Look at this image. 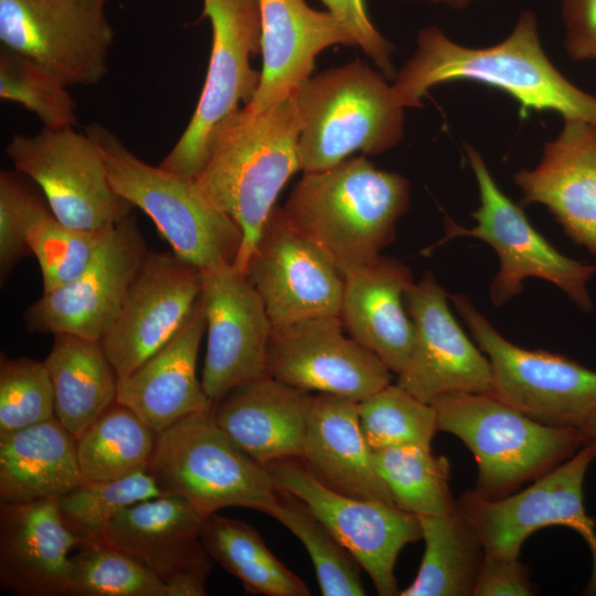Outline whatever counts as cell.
Masks as SVG:
<instances>
[{"label": "cell", "instance_id": "cell-36", "mask_svg": "<svg viewBox=\"0 0 596 596\" xmlns=\"http://www.w3.org/2000/svg\"><path fill=\"white\" fill-rule=\"evenodd\" d=\"M70 558L67 595L170 596L168 586L137 560L104 541H86Z\"/></svg>", "mask_w": 596, "mask_h": 596}, {"label": "cell", "instance_id": "cell-8", "mask_svg": "<svg viewBox=\"0 0 596 596\" xmlns=\"http://www.w3.org/2000/svg\"><path fill=\"white\" fill-rule=\"evenodd\" d=\"M450 299L490 362V395L552 427L579 429L596 412V371L560 354L518 347L468 297Z\"/></svg>", "mask_w": 596, "mask_h": 596}, {"label": "cell", "instance_id": "cell-39", "mask_svg": "<svg viewBox=\"0 0 596 596\" xmlns=\"http://www.w3.org/2000/svg\"><path fill=\"white\" fill-rule=\"evenodd\" d=\"M163 493L148 471L107 481H88L57 499L66 525L81 539L99 541L110 521L126 508Z\"/></svg>", "mask_w": 596, "mask_h": 596}, {"label": "cell", "instance_id": "cell-41", "mask_svg": "<svg viewBox=\"0 0 596 596\" xmlns=\"http://www.w3.org/2000/svg\"><path fill=\"white\" fill-rule=\"evenodd\" d=\"M55 416L53 385L44 362L0 355V434Z\"/></svg>", "mask_w": 596, "mask_h": 596}, {"label": "cell", "instance_id": "cell-35", "mask_svg": "<svg viewBox=\"0 0 596 596\" xmlns=\"http://www.w3.org/2000/svg\"><path fill=\"white\" fill-rule=\"evenodd\" d=\"M265 513L277 520L304 544L312 561L322 595H365L355 560L301 501L278 491L276 500Z\"/></svg>", "mask_w": 596, "mask_h": 596}, {"label": "cell", "instance_id": "cell-9", "mask_svg": "<svg viewBox=\"0 0 596 596\" xmlns=\"http://www.w3.org/2000/svg\"><path fill=\"white\" fill-rule=\"evenodd\" d=\"M465 150L479 189L480 204L471 213L476 224L466 228L447 219L443 242L476 237L497 252L500 269L491 284L490 298L498 307L522 291L526 277H539L557 286L582 310H590L587 283L595 267L555 249L532 226L523 210L500 190L481 155L469 145Z\"/></svg>", "mask_w": 596, "mask_h": 596}, {"label": "cell", "instance_id": "cell-22", "mask_svg": "<svg viewBox=\"0 0 596 596\" xmlns=\"http://www.w3.org/2000/svg\"><path fill=\"white\" fill-rule=\"evenodd\" d=\"M534 169L513 175L525 203L544 205L565 233L596 255V126L563 119Z\"/></svg>", "mask_w": 596, "mask_h": 596}, {"label": "cell", "instance_id": "cell-5", "mask_svg": "<svg viewBox=\"0 0 596 596\" xmlns=\"http://www.w3.org/2000/svg\"><path fill=\"white\" fill-rule=\"evenodd\" d=\"M85 131L105 161L114 190L152 220L175 255L202 272L234 266L243 233L204 198L194 179L146 163L100 124Z\"/></svg>", "mask_w": 596, "mask_h": 596}, {"label": "cell", "instance_id": "cell-6", "mask_svg": "<svg viewBox=\"0 0 596 596\" xmlns=\"http://www.w3.org/2000/svg\"><path fill=\"white\" fill-rule=\"evenodd\" d=\"M438 430L457 436L478 466L473 489L486 499L512 494L582 448L577 428L540 424L489 393H455L430 402Z\"/></svg>", "mask_w": 596, "mask_h": 596}, {"label": "cell", "instance_id": "cell-2", "mask_svg": "<svg viewBox=\"0 0 596 596\" xmlns=\"http://www.w3.org/2000/svg\"><path fill=\"white\" fill-rule=\"evenodd\" d=\"M300 119L294 94L262 113L237 109L214 130L206 163L194 179L243 233L234 268L244 274L276 199L300 170Z\"/></svg>", "mask_w": 596, "mask_h": 596}, {"label": "cell", "instance_id": "cell-43", "mask_svg": "<svg viewBox=\"0 0 596 596\" xmlns=\"http://www.w3.org/2000/svg\"><path fill=\"white\" fill-rule=\"evenodd\" d=\"M329 12L338 18L352 34L358 45L391 79L395 76L392 53L393 45L373 25L365 9L364 0H321Z\"/></svg>", "mask_w": 596, "mask_h": 596}, {"label": "cell", "instance_id": "cell-33", "mask_svg": "<svg viewBox=\"0 0 596 596\" xmlns=\"http://www.w3.org/2000/svg\"><path fill=\"white\" fill-rule=\"evenodd\" d=\"M157 434L130 408L113 403L76 438L77 460L88 481L148 471Z\"/></svg>", "mask_w": 596, "mask_h": 596}, {"label": "cell", "instance_id": "cell-13", "mask_svg": "<svg viewBox=\"0 0 596 596\" xmlns=\"http://www.w3.org/2000/svg\"><path fill=\"white\" fill-rule=\"evenodd\" d=\"M277 491L301 501L371 577L381 596L400 595L394 568L401 550L422 539L417 515L394 503L358 499L320 483L300 458L266 466Z\"/></svg>", "mask_w": 596, "mask_h": 596}, {"label": "cell", "instance_id": "cell-28", "mask_svg": "<svg viewBox=\"0 0 596 596\" xmlns=\"http://www.w3.org/2000/svg\"><path fill=\"white\" fill-rule=\"evenodd\" d=\"M311 397L308 392L264 375L214 403L213 415L242 450L266 466L301 457Z\"/></svg>", "mask_w": 596, "mask_h": 596}, {"label": "cell", "instance_id": "cell-46", "mask_svg": "<svg viewBox=\"0 0 596 596\" xmlns=\"http://www.w3.org/2000/svg\"><path fill=\"white\" fill-rule=\"evenodd\" d=\"M582 447L588 449L596 459V412H594L579 428Z\"/></svg>", "mask_w": 596, "mask_h": 596}, {"label": "cell", "instance_id": "cell-12", "mask_svg": "<svg viewBox=\"0 0 596 596\" xmlns=\"http://www.w3.org/2000/svg\"><path fill=\"white\" fill-rule=\"evenodd\" d=\"M593 460L590 451L582 447L524 490L500 499H486L469 490L456 501L457 509L478 535L485 553L502 558H519L525 540L545 526L574 530L593 558L585 594L596 595V528L584 503L585 475Z\"/></svg>", "mask_w": 596, "mask_h": 596}, {"label": "cell", "instance_id": "cell-15", "mask_svg": "<svg viewBox=\"0 0 596 596\" xmlns=\"http://www.w3.org/2000/svg\"><path fill=\"white\" fill-rule=\"evenodd\" d=\"M203 290V272L173 252H147L102 345L118 380L136 371L184 324Z\"/></svg>", "mask_w": 596, "mask_h": 596}, {"label": "cell", "instance_id": "cell-42", "mask_svg": "<svg viewBox=\"0 0 596 596\" xmlns=\"http://www.w3.org/2000/svg\"><path fill=\"white\" fill-rule=\"evenodd\" d=\"M19 171L0 172V279L32 254L28 243L31 215L41 199L31 191Z\"/></svg>", "mask_w": 596, "mask_h": 596}, {"label": "cell", "instance_id": "cell-10", "mask_svg": "<svg viewBox=\"0 0 596 596\" xmlns=\"http://www.w3.org/2000/svg\"><path fill=\"white\" fill-rule=\"evenodd\" d=\"M202 17L212 26V51L195 110L159 167L195 179L204 168L217 126L254 97L260 73L249 60L260 52L256 0H203Z\"/></svg>", "mask_w": 596, "mask_h": 596}, {"label": "cell", "instance_id": "cell-11", "mask_svg": "<svg viewBox=\"0 0 596 596\" xmlns=\"http://www.w3.org/2000/svg\"><path fill=\"white\" fill-rule=\"evenodd\" d=\"M6 153L17 171L39 185L54 216L70 227L107 231L131 215L134 206L114 190L87 134L73 127H43L32 136L14 135Z\"/></svg>", "mask_w": 596, "mask_h": 596}, {"label": "cell", "instance_id": "cell-40", "mask_svg": "<svg viewBox=\"0 0 596 596\" xmlns=\"http://www.w3.org/2000/svg\"><path fill=\"white\" fill-rule=\"evenodd\" d=\"M64 84L28 56L1 47L0 97L36 115L43 127L77 125L76 103Z\"/></svg>", "mask_w": 596, "mask_h": 596}, {"label": "cell", "instance_id": "cell-1", "mask_svg": "<svg viewBox=\"0 0 596 596\" xmlns=\"http://www.w3.org/2000/svg\"><path fill=\"white\" fill-rule=\"evenodd\" d=\"M454 81L498 88L520 104L522 114L555 111L596 126V96L570 82L547 57L532 10L520 13L505 39L486 47L458 44L434 25L421 30L414 54L392 85L405 108H419L430 88Z\"/></svg>", "mask_w": 596, "mask_h": 596}, {"label": "cell", "instance_id": "cell-23", "mask_svg": "<svg viewBox=\"0 0 596 596\" xmlns=\"http://www.w3.org/2000/svg\"><path fill=\"white\" fill-rule=\"evenodd\" d=\"M260 14L263 68L257 91L244 107L262 113L308 79L317 55L332 45L354 46L348 28L332 13L305 0H256Z\"/></svg>", "mask_w": 596, "mask_h": 596}, {"label": "cell", "instance_id": "cell-3", "mask_svg": "<svg viewBox=\"0 0 596 596\" xmlns=\"http://www.w3.org/2000/svg\"><path fill=\"white\" fill-rule=\"evenodd\" d=\"M408 204V181L361 156L304 172L283 210L343 275L381 256Z\"/></svg>", "mask_w": 596, "mask_h": 596}, {"label": "cell", "instance_id": "cell-20", "mask_svg": "<svg viewBox=\"0 0 596 596\" xmlns=\"http://www.w3.org/2000/svg\"><path fill=\"white\" fill-rule=\"evenodd\" d=\"M204 519L183 497L163 492L119 512L99 541L137 560L170 596H202L212 560L201 540Z\"/></svg>", "mask_w": 596, "mask_h": 596}, {"label": "cell", "instance_id": "cell-44", "mask_svg": "<svg viewBox=\"0 0 596 596\" xmlns=\"http://www.w3.org/2000/svg\"><path fill=\"white\" fill-rule=\"evenodd\" d=\"M534 594L530 568L519 558H502L485 553L473 596H528Z\"/></svg>", "mask_w": 596, "mask_h": 596}, {"label": "cell", "instance_id": "cell-47", "mask_svg": "<svg viewBox=\"0 0 596 596\" xmlns=\"http://www.w3.org/2000/svg\"><path fill=\"white\" fill-rule=\"evenodd\" d=\"M405 1H426L436 4L447 6L449 8L461 10L467 8L475 0H405Z\"/></svg>", "mask_w": 596, "mask_h": 596}, {"label": "cell", "instance_id": "cell-31", "mask_svg": "<svg viewBox=\"0 0 596 596\" xmlns=\"http://www.w3.org/2000/svg\"><path fill=\"white\" fill-rule=\"evenodd\" d=\"M418 519L425 552L416 578L400 595H472L485 550L457 505L446 514Z\"/></svg>", "mask_w": 596, "mask_h": 596}, {"label": "cell", "instance_id": "cell-4", "mask_svg": "<svg viewBox=\"0 0 596 596\" xmlns=\"http://www.w3.org/2000/svg\"><path fill=\"white\" fill-rule=\"evenodd\" d=\"M300 170L320 171L355 151L381 155L404 137V109L383 73L354 60L311 75L294 93Z\"/></svg>", "mask_w": 596, "mask_h": 596}, {"label": "cell", "instance_id": "cell-25", "mask_svg": "<svg viewBox=\"0 0 596 596\" xmlns=\"http://www.w3.org/2000/svg\"><path fill=\"white\" fill-rule=\"evenodd\" d=\"M205 330L201 295L175 336L136 371L118 380L116 401L134 411L157 435L214 405L196 375L198 353Z\"/></svg>", "mask_w": 596, "mask_h": 596}, {"label": "cell", "instance_id": "cell-18", "mask_svg": "<svg viewBox=\"0 0 596 596\" xmlns=\"http://www.w3.org/2000/svg\"><path fill=\"white\" fill-rule=\"evenodd\" d=\"M147 252L137 222L129 215L109 232L77 278L28 307L23 315L28 330L100 340L115 321Z\"/></svg>", "mask_w": 596, "mask_h": 596}, {"label": "cell", "instance_id": "cell-30", "mask_svg": "<svg viewBox=\"0 0 596 596\" xmlns=\"http://www.w3.org/2000/svg\"><path fill=\"white\" fill-rule=\"evenodd\" d=\"M55 398V417L75 437L116 402L118 375L100 340L54 334L43 361Z\"/></svg>", "mask_w": 596, "mask_h": 596}, {"label": "cell", "instance_id": "cell-48", "mask_svg": "<svg viewBox=\"0 0 596 596\" xmlns=\"http://www.w3.org/2000/svg\"><path fill=\"white\" fill-rule=\"evenodd\" d=\"M105 1H107V0H105Z\"/></svg>", "mask_w": 596, "mask_h": 596}, {"label": "cell", "instance_id": "cell-16", "mask_svg": "<svg viewBox=\"0 0 596 596\" xmlns=\"http://www.w3.org/2000/svg\"><path fill=\"white\" fill-rule=\"evenodd\" d=\"M344 331L339 316L275 327L267 347L266 375L304 392L354 402L389 385V366Z\"/></svg>", "mask_w": 596, "mask_h": 596}, {"label": "cell", "instance_id": "cell-34", "mask_svg": "<svg viewBox=\"0 0 596 596\" xmlns=\"http://www.w3.org/2000/svg\"><path fill=\"white\" fill-rule=\"evenodd\" d=\"M379 472L394 503L415 515H441L456 507L450 489V464L432 448L402 445L374 451Z\"/></svg>", "mask_w": 596, "mask_h": 596}, {"label": "cell", "instance_id": "cell-24", "mask_svg": "<svg viewBox=\"0 0 596 596\" xmlns=\"http://www.w3.org/2000/svg\"><path fill=\"white\" fill-rule=\"evenodd\" d=\"M83 539L57 499L0 503V586L20 596L67 595L71 551Z\"/></svg>", "mask_w": 596, "mask_h": 596}, {"label": "cell", "instance_id": "cell-14", "mask_svg": "<svg viewBox=\"0 0 596 596\" xmlns=\"http://www.w3.org/2000/svg\"><path fill=\"white\" fill-rule=\"evenodd\" d=\"M105 0H0V42L66 87L93 86L107 73L115 32Z\"/></svg>", "mask_w": 596, "mask_h": 596}, {"label": "cell", "instance_id": "cell-19", "mask_svg": "<svg viewBox=\"0 0 596 596\" xmlns=\"http://www.w3.org/2000/svg\"><path fill=\"white\" fill-rule=\"evenodd\" d=\"M447 297L430 272L404 297L415 339L396 384L426 403L455 393H489L491 387L490 362L456 321Z\"/></svg>", "mask_w": 596, "mask_h": 596}, {"label": "cell", "instance_id": "cell-32", "mask_svg": "<svg viewBox=\"0 0 596 596\" xmlns=\"http://www.w3.org/2000/svg\"><path fill=\"white\" fill-rule=\"evenodd\" d=\"M201 540L209 556L237 577L247 593L310 595L306 583L269 551L249 524L215 512L204 519Z\"/></svg>", "mask_w": 596, "mask_h": 596}, {"label": "cell", "instance_id": "cell-17", "mask_svg": "<svg viewBox=\"0 0 596 596\" xmlns=\"http://www.w3.org/2000/svg\"><path fill=\"white\" fill-rule=\"evenodd\" d=\"M273 327L339 316L343 276L275 206L244 270Z\"/></svg>", "mask_w": 596, "mask_h": 596}, {"label": "cell", "instance_id": "cell-29", "mask_svg": "<svg viewBox=\"0 0 596 596\" xmlns=\"http://www.w3.org/2000/svg\"><path fill=\"white\" fill-rule=\"evenodd\" d=\"M85 481L76 438L55 416L0 434V502L58 499Z\"/></svg>", "mask_w": 596, "mask_h": 596}, {"label": "cell", "instance_id": "cell-45", "mask_svg": "<svg viewBox=\"0 0 596 596\" xmlns=\"http://www.w3.org/2000/svg\"><path fill=\"white\" fill-rule=\"evenodd\" d=\"M561 14L570 58L596 60V0H563Z\"/></svg>", "mask_w": 596, "mask_h": 596}, {"label": "cell", "instance_id": "cell-26", "mask_svg": "<svg viewBox=\"0 0 596 596\" xmlns=\"http://www.w3.org/2000/svg\"><path fill=\"white\" fill-rule=\"evenodd\" d=\"M339 317L345 332L398 374L406 365L415 327L405 306L414 283L411 269L380 256L370 265L344 273Z\"/></svg>", "mask_w": 596, "mask_h": 596}, {"label": "cell", "instance_id": "cell-21", "mask_svg": "<svg viewBox=\"0 0 596 596\" xmlns=\"http://www.w3.org/2000/svg\"><path fill=\"white\" fill-rule=\"evenodd\" d=\"M202 299L207 341L201 382L216 403L233 389L266 375L274 327L259 295L234 267L203 272Z\"/></svg>", "mask_w": 596, "mask_h": 596}, {"label": "cell", "instance_id": "cell-38", "mask_svg": "<svg viewBox=\"0 0 596 596\" xmlns=\"http://www.w3.org/2000/svg\"><path fill=\"white\" fill-rule=\"evenodd\" d=\"M113 228L89 232L70 227L41 201L31 215L26 237L41 268L43 294L77 278Z\"/></svg>", "mask_w": 596, "mask_h": 596}, {"label": "cell", "instance_id": "cell-37", "mask_svg": "<svg viewBox=\"0 0 596 596\" xmlns=\"http://www.w3.org/2000/svg\"><path fill=\"white\" fill-rule=\"evenodd\" d=\"M363 435L375 451L402 445L432 448L437 412L398 384L391 383L358 402Z\"/></svg>", "mask_w": 596, "mask_h": 596}, {"label": "cell", "instance_id": "cell-27", "mask_svg": "<svg viewBox=\"0 0 596 596\" xmlns=\"http://www.w3.org/2000/svg\"><path fill=\"white\" fill-rule=\"evenodd\" d=\"M356 405L331 394L312 396L300 459L315 479L336 492L394 503L361 429Z\"/></svg>", "mask_w": 596, "mask_h": 596}, {"label": "cell", "instance_id": "cell-7", "mask_svg": "<svg viewBox=\"0 0 596 596\" xmlns=\"http://www.w3.org/2000/svg\"><path fill=\"white\" fill-rule=\"evenodd\" d=\"M148 472L163 492L183 497L203 518L227 507L265 513L278 492L266 467L220 428L213 407L158 434Z\"/></svg>", "mask_w": 596, "mask_h": 596}]
</instances>
